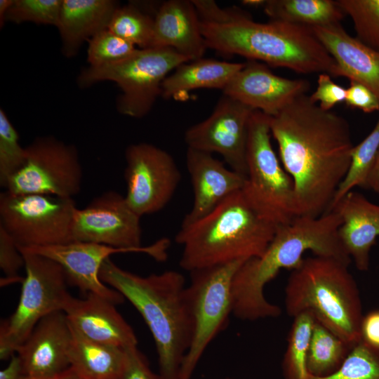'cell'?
<instances>
[{
    "mask_svg": "<svg viewBox=\"0 0 379 379\" xmlns=\"http://www.w3.org/2000/svg\"><path fill=\"white\" fill-rule=\"evenodd\" d=\"M270 123L279 159L294 182L298 216L326 213L351 164L354 145L348 121L303 94Z\"/></svg>",
    "mask_w": 379,
    "mask_h": 379,
    "instance_id": "cell-1",
    "label": "cell"
},
{
    "mask_svg": "<svg viewBox=\"0 0 379 379\" xmlns=\"http://www.w3.org/2000/svg\"><path fill=\"white\" fill-rule=\"evenodd\" d=\"M208 48L300 74L338 77V66L312 27L278 20L261 23L236 7L192 0Z\"/></svg>",
    "mask_w": 379,
    "mask_h": 379,
    "instance_id": "cell-2",
    "label": "cell"
},
{
    "mask_svg": "<svg viewBox=\"0 0 379 379\" xmlns=\"http://www.w3.org/2000/svg\"><path fill=\"white\" fill-rule=\"evenodd\" d=\"M341 224L340 215L331 210L318 217L297 216L288 224L278 226L264 253L245 260L235 272L232 314L244 321L281 315V308L265 298V286L281 270L298 267L306 251L350 265L351 258L338 234Z\"/></svg>",
    "mask_w": 379,
    "mask_h": 379,
    "instance_id": "cell-3",
    "label": "cell"
},
{
    "mask_svg": "<svg viewBox=\"0 0 379 379\" xmlns=\"http://www.w3.org/2000/svg\"><path fill=\"white\" fill-rule=\"evenodd\" d=\"M99 276L143 318L154 341L161 378L179 379L192 333L184 276L167 270L142 277L119 267L109 258L102 265Z\"/></svg>",
    "mask_w": 379,
    "mask_h": 379,
    "instance_id": "cell-4",
    "label": "cell"
},
{
    "mask_svg": "<svg viewBox=\"0 0 379 379\" xmlns=\"http://www.w3.org/2000/svg\"><path fill=\"white\" fill-rule=\"evenodd\" d=\"M277 226L261 216L241 190L195 222L181 226L175 241L182 246L180 267L190 272L261 256Z\"/></svg>",
    "mask_w": 379,
    "mask_h": 379,
    "instance_id": "cell-5",
    "label": "cell"
},
{
    "mask_svg": "<svg viewBox=\"0 0 379 379\" xmlns=\"http://www.w3.org/2000/svg\"><path fill=\"white\" fill-rule=\"evenodd\" d=\"M349 265L335 258H303L292 270L284 291L286 311L295 317L310 313L350 347L361 340V301Z\"/></svg>",
    "mask_w": 379,
    "mask_h": 379,
    "instance_id": "cell-6",
    "label": "cell"
},
{
    "mask_svg": "<svg viewBox=\"0 0 379 379\" xmlns=\"http://www.w3.org/2000/svg\"><path fill=\"white\" fill-rule=\"evenodd\" d=\"M270 117L254 110L248 124L247 173L241 190L264 218L281 226L298 216L295 186L271 142Z\"/></svg>",
    "mask_w": 379,
    "mask_h": 379,
    "instance_id": "cell-7",
    "label": "cell"
},
{
    "mask_svg": "<svg viewBox=\"0 0 379 379\" xmlns=\"http://www.w3.org/2000/svg\"><path fill=\"white\" fill-rule=\"evenodd\" d=\"M189 61L171 48H138L119 62L98 67L88 66L81 71L77 82L82 88L102 81L114 82L121 91L117 100V111L139 119L150 112L161 96L166 77Z\"/></svg>",
    "mask_w": 379,
    "mask_h": 379,
    "instance_id": "cell-8",
    "label": "cell"
},
{
    "mask_svg": "<svg viewBox=\"0 0 379 379\" xmlns=\"http://www.w3.org/2000/svg\"><path fill=\"white\" fill-rule=\"evenodd\" d=\"M20 251L25 260V277L15 310L0 326L1 360L10 359L39 321L51 313L64 312L72 297L67 290V274L59 263L41 255Z\"/></svg>",
    "mask_w": 379,
    "mask_h": 379,
    "instance_id": "cell-9",
    "label": "cell"
},
{
    "mask_svg": "<svg viewBox=\"0 0 379 379\" xmlns=\"http://www.w3.org/2000/svg\"><path fill=\"white\" fill-rule=\"evenodd\" d=\"M244 261L235 260L190 272L187 296L192 333L179 379H191L208 346L227 324L232 314L233 277Z\"/></svg>",
    "mask_w": 379,
    "mask_h": 379,
    "instance_id": "cell-10",
    "label": "cell"
},
{
    "mask_svg": "<svg viewBox=\"0 0 379 379\" xmlns=\"http://www.w3.org/2000/svg\"><path fill=\"white\" fill-rule=\"evenodd\" d=\"M77 208L73 198L5 191L0 194V225L18 247L67 244L72 241L71 227Z\"/></svg>",
    "mask_w": 379,
    "mask_h": 379,
    "instance_id": "cell-11",
    "label": "cell"
},
{
    "mask_svg": "<svg viewBox=\"0 0 379 379\" xmlns=\"http://www.w3.org/2000/svg\"><path fill=\"white\" fill-rule=\"evenodd\" d=\"M140 218L130 207L125 196L114 191L107 192L85 208L76 209L71 227L72 241L133 249L157 261H165L170 240L161 238L142 246Z\"/></svg>",
    "mask_w": 379,
    "mask_h": 379,
    "instance_id": "cell-12",
    "label": "cell"
},
{
    "mask_svg": "<svg viewBox=\"0 0 379 379\" xmlns=\"http://www.w3.org/2000/svg\"><path fill=\"white\" fill-rule=\"evenodd\" d=\"M26 149L22 166L6 191L73 198L81 190L83 172L76 147L52 136L36 138Z\"/></svg>",
    "mask_w": 379,
    "mask_h": 379,
    "instance_id": "cell-13",
    "label": "cell"
},
{
    "mask_svg": "<svg viewBox=\"0 0 379 379\" xmlns=\"http://www.w3.org/2000/svg\"><path fill=\"white\" fill-rule=\"evenodd\" d=\"M126 200L140 217L157 213L171 201L181 180L173 157L147 142L130 145L125 151Z\"/></svg>",
    "mask_w": 379,
    "mask_h": 379,
    "instance_id": "cell-14",
    "label": "cell"
},
{
    "mask_svg": "<svg viewBox=\"0 0 379 379\" xmlns=\"http://www.w3.org/2000/svg\"><path fill=\"white\" fill-rule=\"evenodd\" d=\"M253 111L223 94L208 118L185 131L187 148L218 153L230 168L246 176L248 124Z\"/></svg>",
    "mask_w": 379,
    "mask_h": 379,
    "instance_id": "cell-15",
    "label": "cell"
},
{
    "mask_svg": "<svg viewBox=\"0 0 379 379\" xmlns=\"http://www.w3.org/2000/svg\"><path fill=\"white\" fill-rule=\"evenodd\" d=\"M309 81L274 74L264 64L247 60L223 94L270 117H274L298 96L307 94Z\"/></svg>",
    "mask_w": 379,
    "mask_h": 379,
    "instance_id": "cell-16",
    "label": "cell"
},
{
    "mask_svg": "<svg viewBox=\"0 0 379 379\" xmlns=\"http://www.w3.org/2000/svg\"><path fill=\"white\" fill-rule=\"evenodd\" d=\"M18 248L55 260L64 269L68 281L81 292L86 295L90 293L98 295L115 305L122 303L125 298L117 291L102 281L99 276L100 267L112 254L138 253L133 249L80 241L48 246Z\"/></svg>",
    "mask_w": 379,
    "mask_h": 379,
    "instance_id": "cell-17",
    "label": "cell"
},
{
    "mask_svg": "<svg viewBox=\"0 0 379 379\" xmlns=\"http://www.w3.org/2000/svg\"><path fill=\"white\" fill-rule=\"evenodd\" d=\"M72 329L64 312L41 319L16 351L22 376L41 378L56 375L70 367Z\"/></svg>",
    "mask_w": 379,
    "mask_h": 379,
    "instance_id": "cell-18",
    "label": "cell"
},
{
    "mask_svg": "<svg viewBox=\"0 0 379 379\" xmlns=\"http://www.w3.org/2000/svg\"><path fill=\"white\" fill-rule=\"evenodd\" d=\"M186 167L193 190V204L181 226L205 217L224 200L242 190L246 176L228 168L212 154L187 148Z\"/></svg>",
    "mask_w": 379,
    "mask_h": 379,
    "instance_id": "cell-19",
    "label": "cell"
},
{
    "mask_svg": "<svg viewBox=\"0 0 379 379\" xmlns=\"http://www.w3.org/2000/svg\"><path fill=\"white\" fill-rule=\"evenodd\" d=\"M115 306L90 293L81 299L72 296L64 312L71 327L89 340L121 348L138 345L132 327Z\"/></svg>",
    "mask_w": 379,
    "mask_h": 379,
    "instance_id": "cell-20",
    "label": "cell"
},
{
    "mask_svg": "<svg viewBox=\"0 0 379 379\" xmlns=\"http://www.w3.org/2000/svg\"><path fill=\"white\" fill-rule=\"evenodd\" d=\"M330 210L335 211L341 218L338 234L347 253L354 260L357 270H367L370 251L379 237V205L352 190Z\"/></svg>",
    "mask_w": 379,
    "mask_h": 379,
    "instance_id": "cell-21",
    "label": "cell"
},
{
    "mask_svg": "<svg viewBox=\"0 0 379 379\" xmlns=\"http://www.w3.org/2000/svg\"><path fill=\"white\" fill-rule=\"evenodd\" d=\"M312 29L336 62L338 77L361 84L379 100V52L351 36L340 23Z\"/></svg>",
    "mask_w": 379,
    "mask_h": 379,
    "instance_id": "cell-22",
    "label": "cell"
},
{
    "mask_svg": "<svg viewBox=\"0 0 379 379\" xmlns=\"http://www.w3.org/2000/svg\"><path fill=\"white\" fill-rule=\"evenodd\" d=\"M151 47L171 48L190 61L203 57L208 48L192 0H168L160 5Z\"/></svg>",
    "mask_w": 379,
    "mask_h": 379,
    "instance_id": "cell-23",
    "label": "cell"
},
{
    "mask_svg": "<svg viewBox=\"0 0 379 379\" xmlns=\"http://www.w3.org/2000/svg\"><path fill=\"white\" fill-rule=\"evenodd\" d=\"M118 3L112 0H62L57 25L65 56L76 55L83 44L107 29Z\"/></svg>",
    "mask_w": 379,
    "mask_h": 379,
    "instance_id": "cell-24",
    "label": "cell"
},
{
    "mask_svg": "<svg viewBox=\"0 0 379 379\" xmlns=\"http://www.w3.org/2000/svg\"><path fill=\"white\" fill-rule=\"evenodd\" d=\"M244 65L203 58L184 62L164 79L161 96L170 99L199 88L222 91Z\"/></svg>",
    "mask_w": 379,
    "mask_h": 379,
    "instance_id": "cell-25",
    "label": "cell"
},
{
    "mask_svg": "<svg viewBox=\"0 0 379 379\" xmlns=\"http://www.w3.org/2000/svg\"><path fill=\"white\" fill-rule=\"evenodd\" d=\"M72 329L70 367L82 379H119L124 349L89 340Z\"/></svg>",
    "mask_w": 379,
    "mask_h": 379,
    "instance_id": "cell-26",
    "label": "cell"
},
{
    "mask_svg": "<svg viewBox=\"0 0 379 379\" xmlns=\"http://www.w3.org/2000/svg\"><path fill=\"white\" fill-rule=\"evenodd\" d=\"M262 8L271 20L310 27L338 24L345 17L335 0H266Z\"/></svg>",
    "mask_w": 379,
    "mask_h": 379,
    "instance_id": "cell-27",
    "label": "cell"
},
{
    "mask_svg": "<svg viewBox=\"0 0 379 379\" xmlns=\"http://www.w3.org/2000/svg\"><path fill=\"white\" fill-rule=\"evenodd\" d=\"M352 348L315 321L306 360L308 373L317 377L333 373L342 365Z\"/></svg>",
    "mask_w": 379,
    "mask_h": 379,
    "instance_id": "cell-28",
    "label": "cell"
},
{
    "mask_svg": "<svg viewBox=\"0 0 379 379\" xmlns=\"http://www.w3.org/2000/svg\"><path fill=\"white\" fill-rule=\"evenodd\" d=\"M293 318L282 369L285 379H305L309 374L307 355L316 320L309 312H302Z\"/></svg>",
    "mask_w": 379,
    "mask_h": 379,
    "instance_id": "cell-29",
    "label": "cell"
},
{
    "mask_svg": "<svg viewBox=\"0 0 379 379\" xmlns=\"http://www.w3.org/2000/svg\"><path fill=\"white\" fill-rule=\"evenodd\" d=\"M154 26V17L130 4L116 8L107 29L138 48H146L152 46Z\"/></svg>",
    "mask_w": 379,
    "mask_h": 379,
    "instance_id": "cell-30",
    "label": "cell"
},
{
    "mask_svg": "<svg viewBox=\"0 0 379 379\" xmlns=\"http://www.w3.org/2000/svg\"><path fill=\"white\" fill-rule=\"evenodd\" d=\"M378 149L379 117L371 133L359 144L354 146L350 168L335 194L330 208L354 187L366 186L367 177Z\"/></svg>",
    "mask_w": 379,
    "mask_h": 379,
    "instance_id": "cell-31",
    "label": "cell"
},
{
    "mask_svg": "<svg viewBox=\"0 0 379 379\" xmlns=\"http://www.w3.org/2000/svg\"><path fill=\"white\" fill-rule=\"evenodd\" d=\"M352 20L356 38L379 52V0H335Z\"/></svg>",
    "mask_w": 379,
    "mask_h": 379,
    "instance_id": "cell-32",
    "label": "cell"
},
{
    "mask_svg": "<svg viewBox=\"0 0 379 379\" xmlns=\"http://www.w3.org/2000/svg\"><path fill=\"white\" fill-rule=\"evenodd\" d=\"M305 379H379V350L361 340L335 372L324 377L308 374Z\"/></svg>",
    "mask_w": 379,
    "mask_h": 379,
    "instance_id": "cell-33",
    "label": "cell"
},
{
    "mask_svg": "<svg viewBox=\"0 0 379 379\" xmlns=\"http://www.w3.org/2000/svg\"><path fill=\"white\" fill-rule=\"evenodd\" d=\"M88 42L87 61L94 67L119 62L138 48L108 29L98 32Z\"/></svg>",
    "mask_w": 379,
    "mask_h": 379,
    "instance_id": "cell-34",
    "label": "cell"
},
{
    "mask_svg": "<svg viewBox=\"0 0 379 379\" xmlns=\"http://www.w3.org/2000/svg\"><path fill=\"white\" fill-rule=\"evenodd\" d=\"M4 109H0V185L6 187L9 178L22 166L26 149Z\"/></svg>",
    "mask_w": 379,
    "mask_h": 379,
    "instance_id": "cell-35",
    "label": "cell"
},
{
    "mask_svg": "<svg viewBox=\"0 0 379 379\" xmlns=\"http://www.w3.org/2000/svg\"><path fill=\"white\" fill-rule=\"evenodd\" d=\"M62 0H14L6 22L20 24L31 22L57 27Z\"/></svg>",
    "mask_w": 379,
    "mask_h": 379,
    "instance_id": "cell-36",
    "label": "cell"
},
{
    "mask_svg": "<svg viewBox=\"0 0 379 379\" xmlns=\"http://www.w3.org/2000/svg\"><path fill=\"white\" fill-rule=\"evenodd\" d=\"M25 266V260L19 248L6 230L0 225V267L5 277L1 280V286L21 281L19 270Z\"/></svg>",
    "mask_w": 379,
    "mask_h": 379,
    "instance_id": "cell-37",
    "label": "cell"
},
{
    "mask_svg": "<svg viewBox=\"0 0 379 379\" xmlns=\"http://www.w3.org/2000/svg\"><path fill=\"white\" fill-rule=\"evenodd\" d=\"M345 96L346 88L335 83L326 73L319 74L317 88L310 95V100L319 102V107L324 111H331L338 103L345 102Z\"/></svg>",
    "mask_w": 379,
    "mask_h": 379,
    "instance_id": "cell-38",
    "label": "cell"
},
{
    "mask_svg": "<svg viewBox=\"0 0 379 379\" xmlns=\"http://www.w3.org/2000/svg\"><path fill=\"white\" fill-rule=\"evenodd\" d=\"M124 349V360L119 379H162L149 368L138 345Z\"/></svg>",
    "mask_w": 379,
    "mask_h": 379,
    "instance_id": "cell-39",
    "label": "cell"
},
{
    "mask_svg": "<svg viewBox=\"0 0 379 379\" xmlns=\"http://www.w3.org/2000/svg\"><path fill=\"white\" fill-rule=\"evenodd\" d=\"M345 102L352 108H357L365 113L379 112V100L367 87L356 81H350L346 88Z\"/></svg>",
    "mask_w": 379,
    "mask_h": 379,
    "instance_id": "cell-40",
    "label": "cell"
},
{
    "mask_svg": "<svg viewBox=\"0 0 379 379\" xmlns=\"http://www.w3.org/2000/svg\"><path fill=\"white\" fill-rule=\"evenodd\" d=\"M361 333L363 341L379 350V310L371 312L363 317Z\"/></svg>",
    "mask_w": 379,
    "mask_h": 379,
    "instance_id": "cell-41",
    "label": "cell"
},
{
    "mask_svg": "<svg viewBox=\"0 0 379 379\" xmlns=\"http://www.w3.org/2000/svg\"><path fill=\"white\" fill-rule=\"evenodd\" d=\"M22 375L21 361L19 357L14 354L10 358L8 365L0 371V379H20Z\"/></svg>",
    "mask_w": 379,
    "mask_h": 379,
    "instance_id": "cell-42",
    "label": "cell"
},
{
    "mask_svg": "<svg viewBox=\"0 0 379 379\" xmlns=\"http://www.w3.org/2000/svg\"><path fill=\"white\" fill-rule=\"evenodd\" d=\"M365 187L379 194V149L367 177Z\"/></svg>",
    "mask_w": 379,
    "mask_h": 379,
    "instance_id": "cell-43",
    "label": "cell"
},
{
    "mask_svg": "<svg viewBox=\"0 0 379 379\" xmlns=\"http://www.w3.org/2000/svg\"><path fill=\"white\" fill-rule=\"evenodd\" d=\"M20 379H82L78 373L72 368L69 367L62 373L54 376L41 378H34L26 376H21Z\"/></svg>",
    "mask_w": 379,
    "mask_h": 379,
    "instance_id": "cell-44",
    "label": "cell"
},
{
    "mask_svg": "<svg viewBox=\"0 0 379 379\" xmlns=\"http://www.w3.org/2000/svg\"><path fill=\"white\" fill-rule=\"evenodd\" d=\"M14 0H0V27L4 25L6 22V14L13 4Z\"/></svg>",
    "mask_w": 379,
    "mask_h": 379,
    "instance_id": "cell-45",
    "label": "cell"
},
{
    "mask_svg": "<svg viewBox=\"0 0 379 379\" xmlns=\"http://www.w3.org/2000/svg\"><path fill=\"white\" fill-rule=\"evenodd\" d=\"M265 2V0H246L242 4L248 6L263 7Z\"/></svg>",
    "mask_w": 379,
    "mask_h": 379,
    "instance_id": "cell-46",
    "label": "cell"
}]
</instances>
